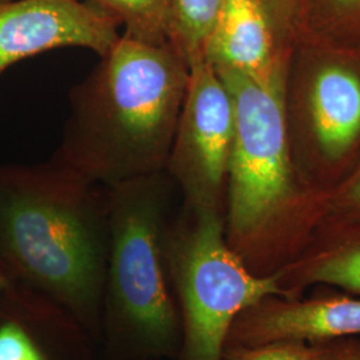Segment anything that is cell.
Masks as SVG:
<instances>
[{
    "label": "cell",
    "mask_w": 360,
    "mask_h": 360,
    "mask_svg": "<svg viewBox=\"0 0 360 360\" xmlns=\"http://www.w3.org/2000/svg\"><path fill=\"white\" fill-rule=\"evenodd\" d=\"M0 263L102 347L108 263L107 188L53 159L0 165Z\"/></svg>",
    "instance_id": "obj_1"
},
{
    "label": "cell",
    "mask_w": 360,
    "mask_h": 360,
    "mask_svg": "<svg viewBox=\"0 0 360 360\" xmlns=\"http://www.w3.org/2000/svg\"><path fill=\"white\" fill-rule=\"evenodd\" d=\"M188 74L169 43L120 35L70 92L52 159L102 187L166 171Z\"/></svg>",
    "instance_id": "obj_2"
},
{
    "label": "cell",
    "mask_w": 360,
    "mask_h": 360,
    "mask_svg": "<svg viewBox=\"0 0 360 360\" xmlns=\"http://www.w3.org/2000/svg\"><path fill=\"white\" fill-rule=\"evenodd\" d=\"M283 68L270 80L217 70L235 108L226 239L259 276L279 272L309 247L322 203L300 179L291 156L282 107Z\"/></svg>",
    "instance_id": "obj_3"
},
{
    "label": "cell",
    "mask_w": 360,
    "mask_h": 360,
    "mask_svg": "<svg viewBox=\"0 0 360 360\" xmlns=\"http://www.w3.org/2000/svg\"><path fill=\"white\" fill-rule=\"evenodd\" d=\"M172 187L166 171L105 187L103 360H174L179 352L181 323L163 251Z\"/></svg>",
    "instance_id": "obj_4"
},
{
    "label": "cell",
    "mask_w": 360,
    "mask_h": 360,
    "mask_svg": "<svg viewBox=\"0 0 360 360\" xmlns=\"http://www.w3.org/2000/svg\"><path fill=\"white\" fill-rule=\"evenodd\" d=\"M181 342L174 360H221L235 318L270 295L284 296L278 275L259 276L226 239L224 210L181 205L163 239Z\"/></svg>",
    "instance_id": "obj_5"
},
{
    "label": "cell",
    "mask_w": 360,
    "mask_h": 360,
    "mask_svg": "<svg viewBox=\"0 0 360 360\" xmlns=\"http://www.w3.org/2000/svg\"><path fill=\"white\" fill-rule=\"evenodd\" d=\"M282 107L296 171L323 198L359 158V53L299 37L284 63Z\"/></svg>",
    "instance_id": "obj_6"
},
{
    "label": "cell",
    "mask_w": 360,
    "mask_h": 360,
    "mask_svg": "<svg viewBox=\"0 0 360 360\" xmlns=\"http://www.w3.org/2000/svg\"><path fill=\"white\" fill-rule=\"evenodd\" d=\"M233 134L226 83L206 60L191 65L166 167L181 205L224 210Z\"/></svg>",
    "instance_id": "obj_7"
},
{
    "label": "cell",
    "mask_w": 360,
    "mask_h": 360,
    "mask_svg": "<svg viewBox=\"0 0 360 360\" xmlns=\"http://www.w3.org/2000/svg\"><path fill=\"white\" fill-rule=\"evenodd\" d=\"M120 25L82 0H8L0 3V77L25 59L59 49L110 51Z\"/></svg>",
    "instance_id": "obj_8"
},
{
    "label": "cell",
    "mask_w": 360,
    "mask_h": 360,
    "mask_svg": "<svg viewBox=\"0 0 360 360\" xmlns=\"http://www.w3.org/2000/svg\"><path fill=\"white\" fill-rule=\"evenodd\" d=\"M354 336H360L359 296L331 292L309 297L270 295L235 318L224 348L275 342L327 343Z\"/></svg>",
    "instance_id": "obj_9"
},
{
    "label": "cell",
    "mask_w": 360,
    "mask_h": 360,
    "mask_svg": "<svg viewBox=\"0 0 360 360\" xmlns=\"http://www.w3.org/2000/svg\"><path fill=\"white\" fill-rule=\"evenodd\" d=\"M290 51L259 0H226L207 40L205 60L218 71L270 80L282 71Z\"/></svg>",
    "instance_id": "obj_10"
},
{
    "label": "cell",
    "mask_w": 360,
    "mask_h": 360,
    "mask_svg": "<svg viewBox=\"0 0 360 360\" xmlns=\"http://www.w3.org/2000/svg\"><path fill=\"white\" fill-rule=\"evenodd\" d=\"M26 321L0 323V360H103L101 345L59 304L25 287Z\"/></svg>",
    "instance_id": "obj_11"
},
{
    "label": "cell",
    "mask_w": 360,
    "mask_h": 360,
    "mask_svg": "<svg viewBox=\"0 0 360 360\" xmlns=\"http://www.w3.org/2000/svg\"><path fill=\"white\" fill-rule=\"evenodd\" d=\"M285 297H299L312 285H333L360 297V233L318 235L276 272Z\"/></svg>",
    "instance_id": "obj_12"
},
{
    "label": "cell",
    "mask_w": 360,
    "mask_h": 360,
    "mask_svg": "<svg viewBox=\"0 0 360 360\" xmlns=\"http://www.w3.org/2000/svg\"><path fill=\"white\" fill-rule=\"evenodd\" d=\"M299 37L360 55V0H304Z\"/></svg>",
    "instance_id": "obj_13"
},
{
    "label": "cell",
    "mask_w": 360,
    "mask_h": 360,
    "mask_svg": "<svg viewBox=\"0 0 360 360\" xmlns=\"http://www.w3.org/2000/svg\"><path fill=\"white\" fill-rule=\"evenodd\" d=\"M226 0H172L168 41L188 65L205 60L207 40Z\"/></svg>",
    "instance_id": "obj_14"
},
{
    "label": "cell",
    "mask_w": 360,
    "mask_h": 360,
    "mask_svg": "<svg viewBox=\"0 0 360 360\" xmlns=\"http://www.w3.org/2000/svg\"><path fill=\"white\" fill-rule=\"evenodd\" d=\"M114 18L124 35L151 44H166L172 0H82Z\"/></svg>",
    "instance_id": "obj_15"
},
{
    "label": "cell",
    "mask_w": 360,
    "mask_h": 360,
    "mask_svg": "<svg viewBox=\"0 0 360 360\" xmlns=\"http://www.w3.org/2000/svg\"><path fill=\"white\" fill-rule=\"evenodd\" d=\"M360 233V155L345 178L324 193L315 236Z\"/></svg>",
    "instance_id": "obj_16"
},
{
    "label": "cell",
    "mask_w": 360,
    "mask_h": 360,
    "mask_svg": "<svg viewBox=\"0 0 360 360\" xmlns=\"http://www.w3.org/2000/svg\"><path fill=\"white\" fill-rule=\"evenodd\" d=\"M336 342H275L252 347H227L221 360H336Z\"/></svg>",
    "instance_id": "obj_17"
},
{
    "label": "cell",
    "mask_w": 360,
    "mask_h": 360,
    "mask_svg": "<svg viewBox=\"0 0 360 360\" xmlns=\"http://www.w3.org/2000/svg\"><path fill=\"white\" fill-rule=\"evenodd\" d=\"M279 35L284 49L291 50L299 32V20L304 0H259Z\"/></svg>",
    "instance_id": "obj_18"
},
{
    "label": "cell",
    "mask_w": 360,
    "mask_h": 360,
    "mask_svg": "<svg viewBox=\"0 0 360 360\" xmlns=\"http://www.w3.org/2000/svg\"><path fill=\"white\" fill-rule=\"evenodd\" d=\"M336 360H360V336L338 340Z\"/></svg>",
    "instance_id": "obj_19"
},
{
    "label": "cell",
    "mask_w": 360,
    "mask_h": 360,
    "mask_svg": "<svg viewBox=\"0 0 360 360\" xmlns=\"http://www.w3.org/2000/svg\"><path fill=\"white\" fill-rule=\"evenodd\" d=\"M1 1H8V0H0V3H1Z\"/></svg>",
    "instance_id": "obj_20"
}]
</instances>
